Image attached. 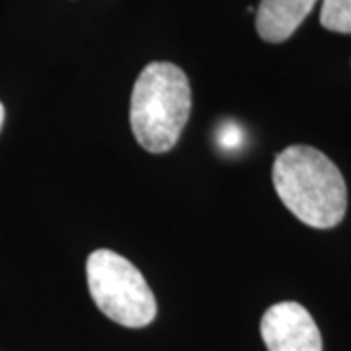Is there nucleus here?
I'll return each instance as SVG.
<instances>
[{"label":"nucleus","instance_id":"423d86ee","mask_svg":"<svg viewBox=\"0 0 351 351\" xmlns=\"http://www.w3.org/2000/svg\"><path fill=\"white\" fill-rule=\"evenodd\" d=\"M320 24L336 34H351V0H322Z\"/></svg>","mask_w":351,"mask_h":351},{"label":"nucleus","instance_id":"20e7f679","mask_svg":"<svg viewBox=\"0 0 351 351\" xmlns=\"http://www.w3.org/2000/svg\"><path fill=\"white\" fill-rule=\"evenodd\" d=\"M267 351H322V336L311 313L299 302H277L262 318Z\"/></svg>","mask_w":351,"mask_h":351},{"label":"nucleus","instance_id":"f257e3e1","mask_svg":"<svg viewBox=\"0 0 351 351\" xmlns=\"http://www.w3.org/2000/svg\"><path fill=\"white\" fill-rule=\"evenodd\" d=\"M279 199L301 223L314 228L338 226L348 211V188L338 166L308 145L279 152L271 170Z\"/></svg>","mask_w":351,"mask_h":351},{"label":"nucleus","instance_id":"7ed1b4c3","mask_svg":"<svg viewBox=\"0 0 351 351\" xmlns=\"http://www.w3.org/2000/svg\"><path fill=\"white\" fill-rule=\"evenodd\" d=\"M86 281L92 301L113 322L145 328L156 318V299L147 279L117 252H92L86 260Z\"/></svg>","mask_w":351,"mask_h":351},{"label":"nucleus","instance_id":"f03ea898","mask_svg":"<svg viewBox=\"0 0 351 351\" xmlns=\"http://www.w3.org/2000/svg\"><path fill=\"white\" fill-rule=\"evenodd\" d=\"M191 113V88L186 73L172 63L147 64L131 94L129 121L145 151L168 152L182 135Z\"/></svg>","mask_w":351,"mask_h":351},{"label":"nucleus","instance_id":"0eeeda50","mask_svg":"<svg viewBox=\"0 0 351 351\" xmlns=\"http://www.w3.org/2000/svg\"><path fill=\"white\" fill-rule=\"evenodd\" d=\"M4 117H6V112H4V106L0 101V131H2V125H4Z\"/></svg>","mask_w":351,"mask_h":351},{"label":"nucleus","instance_id":"39448f33","mask_svg":"<svg viewBox=\"0 0 351 351\" xmlns=\"http://www.w3.org/2000/svg\"><path fill=\"white\" fill-rule=\"evenodd\" d=\"M318 0H260L256 10L258 36L267 43L287 41L306 20Z\"/></svg>","mask_w":351,"mask_h":351}]
</instances>
